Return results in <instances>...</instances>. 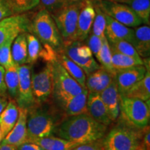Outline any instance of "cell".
<instances>
[{
    "label": "cell",
    "mask_w": 150,
    "mask_h": 150,
    "mask_svg": "<svg viewBox=\"0 0 150 150\" xmlns=\"http://www.w3.org/2000/svg\"><path fill=\"white\" fill-rule=\"evenodd\" d=\"M107 128L88 114H81L67 117L57 126L54 132L59 138L82 145L102 140Z\"/></svg>",
    "instance_id": "cell-1"
},
{
    "label": "cell",
    "mask_w": 150,
    "mask_h": 150,
    "mask_svg": "<svg viewBox=\"0 0 150 150\" xmlns=\"http://www.w3.org/2000/svg\"><path fill=\"white\" fill-rule=\"evenodd\" d=\"M144 128L138 129L128 125H119L112 129L104 137V140H102L103 149L137 150L140 148Z\"/></svg>",
    "instance_id": "cell-2"
},
{
    "label": "cell",
    "mask_w": 150,
    "mask_h": 150,
    "mask_svg": "<svg viewBox=\"0 0 150 150\" xmlns=\"http://www.w3.org/2000/svg\"><path fill=\"white\" fill-rule=\"evenodd\" d=\"M57 126V120L53 112L42 108L40 104H35L27 110V142L52 136Z\"/></svg>",
    "instance_id": "cell-3"
},
{
    "label": "cell",
    "mask_w": 150,
    "mask_h": 150,
    "mask_svg": "<svg viewBox=\"0 0 150 150\" xmlns=\"http://www.w3.org/2000/svg\"><path fill=\"white\" fill-rule=\"evenodd\" d=\"M30 31L41 43L51 46L56 52L63 47L59 30L50 13L45 9L39 11L31 20Z\"/></svg>",
    "instance_id": "cell-4"
},
{
    "label": "cell",
    "mask_w": 150,
    "mask_h": 150,
    "mask_svg": "<svg viewBox=\"0 0 150 150\" xmlns=\"http://www.w3.org/2000/svg\"><path fill=\"white\" fill-rule=\"evenodd\" d=\"M120 113L127 125L138 129L145 128L149 124V101L120 96Z\"/></svg>",
    "instance_id": "cell-5"
},
{
    "label": "cell",
    "mask_w": 150,
    "mask_h": 150,
    "mask_svg": "<svg viewBox=\"0 0 150 150\" xmlns=\"http://www.w3.org/2000/svg\"><path fill=\"white\" fill-rule=\"evenodd\" d=\"M80 1L64 6L52 13L51 16L61 35L63 46L74 42L76 35Z\"/></svg>",
    "instance_id": "cell-6"
},
{
    "label": "cell",
    "mask_w": 150,
    "mask_h": 150,
    "mask_svg": "<svg viewBox=\"0 0 150 150\" xmlns=\"http://www.w3.org/2000/svg\"><path fill=\"white\" fill-rule=\"evenodd\" d=\"M54 72L52 63H47L42 70L31 75V87L36 104L47 103L54 95Z\"/></svg>",
    "instance_id": "cell-7"
},
{
    "label": "cell",
    "mask_w": 150,
    "mask_h": 150,
    "mask_svg": "<svg viewBox=\"0 0 150 150\" xmlns=\"http://www.w3.org/2000/svg\"><path fill=\"white\" fill-rule=\"evenodd\" d=\"M52 63L55 82L54 95L56 99L68 98L76 96L86 90L67 72L58 61V59Z\"/></svg>",
    "instance_id": "cell-8"
},
{
    "label": "cell",
    "mask_w": 150,
    "mask_h": 150,
    "mask_svg": "<svg viewBox=\"0 0 150 150\" xmlns=\"http://www.w3.org/2000/svg\"><path fill=\"white\" fill-rule=\"evenodd\" d=\"M98 4L104 13L126 27H138L142 24L141 20L136 16L132 9L125 4L100 0Z\"/></svg>",
    "instance_id": "cell-9"
},
{
    "label": "cell",
    "mask_w": 150,
    "mask_h": 150,
    "mask_svg": "<svg viewBox=\"0 0 150 150\" xmlns=\"http://www.w3.org/2000/svg\"><path fill=\"white\" fill-rule=\"evenodd\" d=\"M31 20L26 14H16L0 21V48L21 33L30 32Z\"/></svg>",
    "instance_id": "cell-10"
},
{
    "label": "cell",
    "mask_w": 150,
    "mask_h": 150,
    "mask_svg": "<svg viewBox=\"0 0 150 150\" xmlns=\"http://www.w3.org/2000/svg\"><path fill=\"white\" fill-rule=\"evenodd\" d=\"M19 86L16 102L19 108L29 109L36 104L31 87V66L24 64L18 67Z\"/></svg>",
    "instance_id": "cell-11"
},
{
    "label": "cell",
    "mask_w": 150,
    "mask_h": 150,
    "mask_svg": "<svg viewBox=\"0 0 150 150\" xmlns=\"http://www.w3.org/2000/svg\"><path fill=\"white\" fill-rule=\"evenodd\" d=\"M81 7L78 16L75 40L83 42L87 39L91 31L95 11L93 4L91 0L80 1Z\"/></svg>",
    "instance_id": "cell-12"
},
{
    "label": "cell",
    "mask_w": 150,
    "mask_h": 150,
    "mask_svg": "<svg viewBox=\"0 0 150 150\" xmlns=\"http://www.w3.org/2000/svg\"><path fill=\"white\" fill-rule=\"evenodd\" d=\"M144 65H138L115 72V81L120 96H124L134 85L142 80L146 73Z\"/></svg>",
    "instance_id": "cell-13"
},
{
    "label": "cell",
    "mask_w": 150,
    "mask_h": 150,
    "mask_svg": "<svg viewBox=\"0 0 150 150\" xmlns=\"http://www.w3.org/2000/svg\"><path fill=\"white\" fill-rule=\"evenodd\" d=\"M106 29L105 36L109 43L125 40L132 45L134 37V29L120 23L105 13Z\"/></svg>",
    "instance_id": "cell-14"
},
{
    "label": "cell",
    "mask_w": 150,
    "mask_h": 150,
    "mask_svg": "<svg viewBox=\"0 0 150 150\" xmlns=\"http://www.w3.org/2000/svg\"><path fill=\"white\" fill-rule=\"evenodd\" d=\"M88 92L86 89L76 96L56 99L59 102L62 110L64 112L65 115L67 117H72L81 114H88Z\"/></svg>",
    "instance_id": "cell-15"
},
{
    "label": "cell",
    "mask_w": 150,
    "mask_h": 150,
    "mask_svg": "<svg viewBox=\"0 0 150 150\" xmlns=\"http://www.w3.org/2000/svg\"><path fill=\"white\" fill-rule=\"evenodd\" d=\"M27 109L19 108L18 120L13 128L6 135L1 142L18 147L27 142Z\"/></svg>",
    "instance_id": "cell-16"
},
{
    "label": "cell",
    "mask_w": 150,
    "mask_h": 150,
    "mask_svg": "<svg viewBox=\"0 0 150 150\" xmlns=\"http://www.w3.org/2000/svg\"><path fill=\"white\" fill-rule=\"evenodd\" d=\"M87 110L92 118L102 125L108 127L113 122L99 94H88Z\"/></svg>",
    "instance_id": "cell-17"
},
{
    "label": "cell",
    "mask_w": 150,
    "mask_h": 150,
    "mask_svg": "<svg viewBox=\"0 0 150 150\" xmlns=\"http://www.w3.org/2000/svg\"><path fill=\"white\" fill-rule=\"evenodd\" d=\"M115 75L101 67L99 70L88 75L86 80L88 93L100 94L115 79Z\"/></svg>",
    "instance_id": "cell-18"
},
{
    "label": "cell",
    "mask_w": 150,
    "mask_h": 150,
    "mask_svg": "<svg viewBox=\"0 0 150 150\" xmlns=\"http://www.w3.org/2000/svg\"><path fill=\"white\" fill-rule=\"evenodd\" d=\"M99 95L112 121H115L120 114V95L118 92L115 79Z\"/></svg>",
    "instance_id": "cell-19"
},
{
    "label": "cell",
    "mask_w": 150,
    "mask_h": 150,
    "mask_svg": "<svg viewBox=\"0 0 150 150\" xmlns=\"http://www.w3.org/2000/svg\"><path fill=\"white\" fill-rule=\"evenodd\" d=\"M76 41H74L67 45H63L61 50L69 59L72 60L74 63H76L83 70L86 76L100 68V65L97 63L93 57L85 59L78 56L76 52Z\"/></svg>",
    "instance_id": "cell-20"
},
{
    "label": "cell",
    "mask_w": 150,
    "mask_h": 150,
    "mask_svg": "<svg viewBox=\"0 0 150 150\" xmlns=\"http://www.w3.org/2000/svg\"><path fill=\"white\" fill-rule=\"evenodd\" d=\"M19 107L14 99H11L0 115V131L1 141L13 128L18 120Z\"/></svg>",
    "instance_id": "cell-21"
},
{
    "label": "cell",
    "mask_w": 150,
    "mask_h": 150,
    "mask_svg": "<svg viewBox=\"0 0 150 150\" xmlns=\"http://www.w3.org/2000/svg\"><path fill=\"white\" fill-rule=\"evenodd\" d=\"M132 45L140 58H149L150 28L148 25H140L134 29Z\"/></svg>",
    "instance_id": "cell-22"
},
{
    "label": "cell",
    "mask_w": 150,
    "mask_h": 150,
    "mask_svg": "<svg viewBox=\"0 0 150 150\" xmlns=\"http://www.w3.org/2000/svg\"><path fill=\"white\" fill-rule=\"evenodd\" d=\"M28 142L36 144L44 150H71L72 148L79 145L75 142L53 136L34 138Z\"/></svg>",
    "instance_id": "cell-23"
},
{
    "label": "cell",
    "mask_w": 150,
    "mask_h": 150,
    "mask_svg": "<svg viewBox=\"0 0 150 150\" xmlns=\"http://www.w3.org/2000/svg\"><path fill=\"white\" fill-rule=\"evenodd\" d=\"M57 59L62 66L65 68L67 72L72 77L78 82V83L83 88L86 89V75L81 67L74 63L72 60L69 59L65 54L63 53L61 49L57 52Z\"/></svg>",
    "instance_id": "cell-24"
},
{
    "label": "cell",
    "mask_w": 150,
    "mask_h": 150,
    "mask_svg": "<svg viewBox=\"0 0 150 150\" xmlns=\"http://www.w3.org/2000/svg\"><path fill=\"white\" fill-rule=\"evenodd\" d=\"M11 54L14 63L18 66L27 64V33H20L13 42Z\"/></svg>",
    "instance_id": "cell-25"
},
{
    "label": "cell",
    "mask_w": 150,
    "mask_h": 150,
    "mask_svg": "<svg viewBox=\"0 0 150 150\" xmlns=\"http://www.w3.org/2000/svg\"><path fill=\"white\" fill-rule=\"evenodd\" d=\"M124 96L131 98H136L140 100L149 101L150 99V72L146 71L145 75L142 80L126 93Z\"/></svg>",
    "instance_id": "cell-26"
},
{
    "label": "cell",
    "mask_w": 150,
    "mask_h": 150,
    "mask_svg": "<svg viewBox=\"0 0 150 150\" xmlns=\"http://www.w3.org/2000/svg\"><path fill=\"white\" fill-rule=\"evenodd\" d=\"M110 51H111L112 56V67L115 72L138 66V65H144L143 61L141 58L136 59L131 56L124 55V54L115 52L111 48H110Z\"/></svg>",
    "instance_id": "cell-27"
},
{
    "label": "cell",
    "mask_w": 150,
    "mask_h": 150,
    "mask_svg": "<svg viewBox=\"0 0 150 150\" xmlns=\"http://www.w3.org/2000/svg\"><path fill=\"white\" fill-rule=\"evenodd\" d=\"M121 3L128 5L145 25H149L150 0H122Z\"/></svg>",
    "instance_id": "cell-28"
},
{
    "label": "cell",
    "mask_w": 150,
    "mask_h": 150,
    "mask_svg": "<svg viewBox=\"0 0 150 150\" xmlns=\"http://www.w3.org/2000/svg\"><path fill=\"white\" fill-rule=\"evenodd\" d=\"M27 63L31 65L35 63L41 57L43 46L42 43L33 33H27Z\"/></svg>",
    "instance_id": "cell-29"
},
{
    "label": "cell",
    "mask_w": 150,
    "mask_h": 150,
    "mask_svg": "<svg viewBox=\"0 0 150 150\" xmlns=\"http://www.w3.org/2000/svg\"><path fill=\"white\" fill-rule=\"evenodd\" d=\"M18 67L15 64L13 66L5 70V83L6 85L7 91L9 96L12 97V99L14 100H16L18 91Z\"/></svg>",
    "instance_id": "cell-30"
},
{
    "label": "cell",
    "mask_w": 150,
    "mask_h": 150,
    "mask_svg": "<svg viewBox=\"0 0 150 150\" xmlns=\"http://www.w3.org/2000/svg\"><path fill=\"white\" fill-rule=\"evenodd\" d=\"M97 61L100 63V66L107 70L108 72L115 74V71L113 70L111 63V51L109 42L106 36L102 38V47L98 54L95 56Z\"/></svg>",
    "instance_id": "cell-31"
},
{
    "label": "cell",
    "mask_w": 150,
    "mask_h": 150,
    "mask_svg": "<svg viewBox=\"0 0 150 150\" xmlns=\"http://www.w3.org/2000/svg\"><path fill=\"white\" fill-rule=\"evenodd\" d=\"M95 11V16L93 23V29L92 33L101 38L105 36V29H106V20H105V13L98 4L94 5Z\"/></svg>",
    "instance_id": "cell-32"
},
{
    "label": "cell",
    "mask_w": 150,
    "mask_h": 150,
    "mask_svg": "<svg viewBox=\"0 0 150 150\" xmlns=\"http://www.w3.org/2000/svg\"><path fill=\"white\" fill-rule=\"evenodd\" d=\"M14 15L22 14L34 8L40 4V0H6Z\"/></svg>",
    "instance_id": "cell-33"
},
{
    "label": "cell",
    "mask_w": 150,
    "mask_h": 150,
    "mask_svg": "<svg viewBox=\"0 0 150 150\" xmlns=\"http://www.w3.org/2000/svg\"><path fill=\"white\" fill-rule=\"evenodd\" d=\"M109 45L110 48L115 50V52H118V53L131 56L133 58H136V59H140L134 46L127 41L120 40L113 43H109Z\"/></svg>",
    "instance_id": "cell-34"
},
{
    "label": "cell",
    "mask_w": 150,
    "mask_h": 150,
    "mask_svg": "<svg viewBox=\"0 0 150 150\" xmlns=\"http://www.w3.org/2000/svg\"><path fill=\"white\" fill-rule=\"evenodd\" d=\"M13 40L14 39L8 40L0 48V65L5 70L15 65L11 54V46Z\"/></svg>",
    "instance_id": "cell-35"
},
{
    "label": "cell",
    "mask_w": 150,
    "mask_h": 150,
    "mask_svg": "<svg viewBox=\"0 0 150 150\" xmlns=\"http://www.w3.org/2000/svg\"><path fill=\"white\" fill-rule=\"evenodd\" d=\"M43 9H45L50 13L57 11L64 6L70 4L67 0H40Z\"/></svg>",
    "instance_id": "cell-36"
},
{
    "label": "cell",
    "mask_w": 150,
    "mask_h": 150,
    "mask_svg": "<svg viewBox=\"0 0 150 150\" xmlns=\"http://www.w3.org/2000/svg\"><path fill=\"white\" fill-rule=\"evenodd\" d=\"M87 38V45L91 49L92 52H93V54L96 56L100 51L101 47H102V38L94 35L92 32L90 33Z\"/></svg>",
    "instance_id": "cell-37"
},
{
    "label": "cell",
    "mask_w": 150,
    "mask_h": 150,
    "mask_svg": "<svg viewBox=\"0 0 150 150\" xmlns=\"http://www.w3.org/2000/svg\"><path fill=\"white\" fill-rule=\"evenodd\" d=\"M71 150H104V149L102 147V140H99L90 143L79 145Z\"/></svg>",
    "instance_id": "cell-38"
},
{
    "label": "cell",
    "mask_w": 150,
    "mask_h": 150,
    "mask_svg": "<svg viewBox=\"0 0 150 150\" xmlns=\"http://www.w3.org/2000/svg\"><path fill=\"white\" fill-rule=\"evenodd\" d=\"M13 15L6 0H0V21Z\"/></svg>",
    "instance_id": "cell-39"
},
{
    "label": "cell",
    "mask_w": 150,
    "mask_h": 150,
    "mask_svg": "<svg viewBox=\"0 0 150 150\" xmlns=\"http://www.w3.org/2000/svg\"><path fill=\"white\" fill-rule=\"evenodd\" d=\"M140 149L142 150H150V129L149 125L144 128Z\"/></svg>",
    "instance_id": "cell-40"
},
{
    "label": "cell",
    "mask_w": 150,
    "mask_h": 150,
    "mask_svg": "<svg viewBox=\"0 0 150 150\" xmlns=\"http://www.w3.org/2000/svg\"><path fill=\"white\" fill-rule=\"evenodd\" d=\"M0 97L8 98V91L5 83V69L0 65Z\"/></svg>",
    "instance_id": "cell-41"
},
{
    "label": "cell",
    "mask_w": 150,
    "mask_h": 150,
    "mask_svg": "<svg viewBox=\"0 0 150 150\" xmlns=\"http://www.w3.org/2000/svg\"><path fill=\"white\" fill-rule=\"evenodd\" d=\"M17 150H44L36 144L31 142H27L17 147Z\"/></svg>",
    "instance_id": "cell-42"
},
{
    "label": "cell",
    "mask_w": 150,
    "mask_h": 150,
    "mask_svg": "<svg viewBox=\"0 0 150 150\" xmlns=\"http://www.w3.org/2000/svg\"><path fill=\"white\" fill-rule=\"evenodd\" d=\"M8 99V98H6V97H0V115H1V113L8 104L9 102Z\"/></svg>",
    "instance_id": "cell-43"
},
{
    "label": "cell",
    "mask_w": 150,
    "mask_h": 150,
    "mask_svg": "<svg viewBox=\"0 0 150 150\" xmlns=\"http://www.w3.org/2000/svg\"><path fill=\"white\" fill-rule=\"evenodd\" d=\"M0 150H17L16 147L8 144L0 142Z\"/></svg>",
    "instance_id": "cell-44"
},
{
    "label": "cell",
    "mask_w": 150,
    "mask_h": 150,
    "mask_svg": "<svg viewBox=\"0 0 150 150\" xmlns=\"http://www.w3.org/2000/svg\"><path fill=\"white\" fill-rule=\"evenodd\" d=\"M107 1H115V2H119L121 3L122 0H107Z\"/></svg>",
    "instance_id": "cell-45"
},
{
    "label": "cell",
    "mask_w": 150,
    "mask_h": 150,
    "mask_svg": "<svg viewBox=\"0 0 150 150\" xmlns=\"http://www.w3.org/2000/svg\"><path fill=\"white\" fill-rule=\"evenodd\" d=\"M1 142V131H0V142Z\"/></svg>",
    "instance_id": "cell-46"
},
{
    "label": "cell",
    "mask_w": 150,
    "mask_h": 150,
    "mask_svg": "<svg viewBox=\"0 0 150 150\" xmlns=\"http://www.w3.org/2000/svg\"><path fill=\"white\" fill-rule=\"evenodd\" d=\"M137 150H142V149H140V148H139V149H137Z\"/></svg>",
    "instance_id": "cell-47"
},
{
    "label": "cell",
    "mask_w": 150,
    "mask_h": 150,
    "mask_svg": "<svg viewBox=\"0 0 150 150\" xmlns=\"http://www.w3.org/2000/svg\"><path fill=\"white\" fill-rule=\"evenodd\" d=\"M98 1H100V0H98Z\"/></svg>",
    "instance_id": "cell-48"
}]
</instances>
